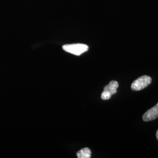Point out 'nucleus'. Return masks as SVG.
I'll list each match as a JSON object with an SVG mask.
<instances>
[{
    "instance_id": "0eeeda50",
    "label": "nucleus",
    "mask_w": 158,
    "mask_h": 158,
    "mask_svg": "<svg viewBox=\"0 0 158 158\" xmlns=\"http://www.w3.org/2000/svg\"><path fill=\"white\" fill-rule=\"evenodd\" d=\"M156 138H157V139L158 140V130H157V131H156Z\"/></svg>"
},
{
    "instance_id": "39448f33",
    "label": "nucleus",
    "mask_w": 158,
    "mask_h": 158,
    "mask_svg": "<svg viewBox=\"0 0 158 158\" xmlns=\"http://www.w3.org/2000/svg\"><path fill=\"white\" fill-rule=\"evenodd\" d=\"M91 156V151L88 148H85L77 152V156L79 158H90Z\"/></svg>"
},
{
    "instance_id": "f257e3e1",
    "label": "nucleus",
    "mask_w": 158,
    "mask_h": 158,
    "mask_svg": "<svg viewBox=\"0 0 158 158\" xmlns=\"http://www.w3.org/2000/svg\"><path fill=\"white\" fill-rule=\"evenodd\" d=\"M63 49L68 53L80 56L89 50V46L85 44H76L63 46Z\"/></svg>"
},
{
    "instance_id": "7ed1b4c3",
    "label": "nucleus",
    "mask_w": 158,
    "mask_h": 158,
    "mask_svg": "<svg viewBox=\"0 0 158 158\" xmlns=\"http://www.w3.org/2000/svg\"><path fill=\"white\" fill-rule=\"evenodd\" d=\"M157 118H158V102L155 106L148 110L142 117L144 121H151Z\"/></svg>"
},
{
    "instance_id": "423d86ee",
    "label": "nucleus",
    "mask_w": 158,
    "mask_h": 158,
    "mask_svg": "<svg viewBox=\"0 0 158 158\" xmlns=\"http://www.w3.org/2000/svg\"><path fill=\"white\" fill-rule=\"evenodd\" d=\"M111 96L112 95L109 92H108L107 91L104 90L102 93L101 97L102 100H109L111 97Z\"/></svg>"
},
{
    "instance_id": "f03ea898",
    "label": "nucleus",
    "mask_w": 158,
    "mask_h": 158,
    "mask_svg": "<svg viewBox=\"0 0 158 158\" xmlns=\"http://www.w3.org/2000/svg\"><path fill=\"white\" fill-rule=\"evenodd\" d=\"M152 83V78L148 76H142L133 81L131 89L133 91L141 90L147 87Z\"/></svg>"
},
{
    "instance_id": "20e7f679",
    "label": "nucleus",
    "mask_w": 158,
    "mask_h": 158,
    "mask_svg": "<svg viewBox=\"0 0 158 158\" xmlns=\"http://www.w3.org/2000/svg\"><path fill=\"white\" fill-rule=\"evenodd\" d=\"M118 87V83L117 81H111L108 85H106L104 88V90L109 92L111 95L117 93V88Z\"/></svg>"
}]
</instances>
